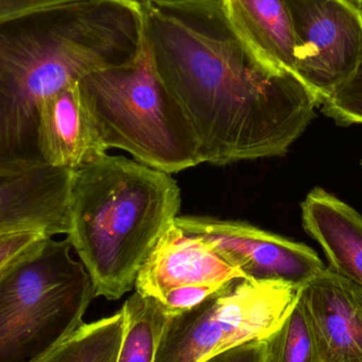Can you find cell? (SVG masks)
Segmentation results:
<instances>
[{
	"label": "cell",
	"instance_id": "1",
	"mask_svg": "<svg viewBox=\"0 0 362 362\" xmlns=\"http://www.w3.org/2000/svg\"><path fill=\"white\" fill-rule=\"evenodd\" d=\"M159 80L187 117L202 163L284 156L320 106L295 74L243 44L221 0H141Z\"/></svg>",
	"mask_w": 362,
	"mask_h": 362
},
{
	"label": "cell",
	"instance_id": "2",
	"mask_svg": "<svg viewBox=\"0 0 362 362\" xmlns=\"http://www.w3.org/2000/svg\"><path fill=\"white\" fill-rule=\"evenodd\" d=\"M181 206L169 173L123 156L104 155L72 172L67 238L86 268L95 297L119 300Z\"/></svg>",
	"mask_w": 362,
	"mask_h": 362
},
{
	"label": "cell",
	"instance_id": "3",
	"mask_svg": "<svg viewBox=\"0 0 362 362\" xmlns=\"http://www.w3.org/2000/svg\"><path fill=\"white\" fill-rule=\"evenodd\" d=\"M78 84L106 150L120 148L169 174L204 163L187 117L157 76L146 34L132 61L91 72Z\"/></svg>",
	"mask_w": 362,
	"mask_h": 362
},
{
	"label": "cell",
	"instance_id": "4",
	"mask_svg": "<svg viewBox=\"0 0 362 362\" xmlns=\"http://www.w3.org/2000/svg\"><path fill=\"white\" fill-rule=\"evenodd\" d=\"M67 238H49L0 274V362H38L83 325L95 297Z\"/></svg>",
	"mask_w": 362,
	"mask_h": 362
},
{
	"label": "cell",
	"instance_id": "5",
	"mask_svg": "<svg viewBox=\"0 0 362 362\" xmlns=\"http://www.w3.org/2000/svg\"><path fill=\"white\" fill-rule=\"evenodd\" d=\"M300 289L281 281H228L195 308L167 316L154 362H202L265 341L295 308Z\"/></svg>",
	"mask_w": 362,
	"mask_h": 362
},
{
	"label": "cell",
	"instance_id": "6",
	"mask_svg": "<svg viewBox=\"0 0 362 362\" xmlns=\"http://www.w3.org/2000/svg\"><path fill=\"white\" fill-rule=\"evenodd\" d=\"M296 37V76L320 104L362 62V8L352 0H284Z\"/></svg>",
	"mask_w": 362,
	"mask_h": 362
},
{
	"label": "cell",
	"instance_id": "7",
	"mask_svg": "<svg viewBox=\"0 0 362 362\" xmlns=\"http://www.w3.org/2000/svg\"><path fill=\"white\" fill-rule=\"evenodd\" d=\"M175 225L208 244L226 263L255 281H281L302 287L325 268L308 245L244 221L177 216Z\"/></svg>",
	"mask_w": 362,
	"mask_h": 362
},
{
	"label": "cell",
	"instance_id": "8",
	"mask_svg": "<svg viewBox=\"0 0 362 362\" xmlns=\"http://www.w3.org/2000/svg\"><path fill=\"white\" fill-rule=\"evenodd\" d=\"M325 362H362V286L325 267L300 289Z\"/></svg>",
	"mask_w": 362,
	"mask_h": 362
},
{
	"label": "cell",
	"instance_id": "9",
	"mask_svg": "<svg viewBox=\"0 0 362 362\" xmlns=\"http://www.w3.org/2000/svg\"><path fill=\"white\" fill-rule=\"evenodd\" d=\"M240 276L202 238L185 233L174 221L140 268L135 288L159 302L177 287L223 285Z\"/></svg>",
	"mask_w": 362,
	"mask_h": 362
},
{
	"label": "cell",
	"instance_id": "10",
	"mask_svg": "<svg viewBox=\"0 0 362 362\" xmlns=\"http://www.w3.org/2000/svg\"><path fill=\"white\" fill-rule=\"evenodd\" d=\"M72 172L44 167L0 175V233L35 230L50 238L67 235Z\"/></svg>",
	"mask_w": 362,
	"mask_h": 362
},
{
	"label": "cell",
	"instance_id": "11",
	"mask_svg": "<svg viewBox=\"0 0 362 362\" xmlns=\"http://www.w3.org/2000/svg\"><path fill=\"white\" fill-rule=\"evenodd\" d=\"M37 144L45 165L71 172L107 154L78 81L66 85L42 102Z\"/></svg>",
	"mask_w": 362,
	"mask_h": 362
},
{
	"label": "cell",
	"instance_id": "12",
	"mask_svg": "<svg viewBox=\"0 0 362 362\" xmlns=\"http://www.w3.org/2000/svg\"><path fill=\"white\" fill-rule=\"evenodd\" d=\"M306 233L322 249L329 269L362 286V214L322 187L301 204Z\"/></svg>",
	"mask_w": 362,
	"mask_h": 362
},
{
	"label": "cell",
	"instance_id": "13",
	"mask_svg": "<svg viewBox=\"0 0 362 362\" xmlns=\"http://www.w3.org/2000/svg\"><path fill=\"white\" fill-rule=\"evenodd\" d=\"M221 1L230 27L257 59L296 76L295 32L284 0Z\"/></svg>",
	"mask_w": 362,
	"mask_h": 362
},
{
	"label": "cell",
	"instance_id": "14",
	"mask_svg": "<svg viewBox=\"0 0 362 362\" xmlns=\"http://www.w3.org/2000/svg\"><path fill=\"white\" fill-rule=\"evenodd\" d=\"M124 327L122 308L112 316L83 323L80 329L38 362H117Z\"/></svg>",
	"mask_w": 362,
	"mask_h": 362
},
{
	"label": "cell",
	"instance_id": "15",
	"mask_svg": "<svg viewBox=\"0 0 362 362\" xmlns=\"http://www.w3.org/2000/svg\"><path fill=\"white\" fill-rule=\"evenodd\" d=\"M122 310L124 336L117 362H154L167 318L160 302L135 291L125 301Z\"/></svg>",
	"mask_w": 362,
	"mask_h": 362
},
{
	"label": "cell",
	"instance_id": "16",
	"mask_svg": "<svg viewBox=\"0 0 362 362\" xmlns=\"http://www.w3.org/2000/svg\"><path fill=\"white\" fill-rule=\"evenodd\" d=\"M265 362H325L300 297L286 320L265 340Z\"/></svg>",
	"mask_w": 362,
	"mask_h": 362
},
{
	"label": "cell",
	"instance_id": "17",
	"mask_svg": "<svg viewBox=\"0 0 362 362\" xmlns=\"http://www.w3.org/2000/svg\"><path fill=\"white\" fill-rule=\"evenodd\" d=\"M321 112L337 124H362V62L354 74L320 104Z\"/></svg>",
	"mask_w": 362,
	"mask_h": 362
},
{
	"label": "cell",
	"instance_id": "18",
	"mask_svg": "<svg viewBox=\"0 0 362 362\" xmlns=\"http://www.w3.org/2000/svg\"><path fill=\"white\" fill-rule=\"evenodd\" d=\"M50 236L35 230L0 233V274L44 245Z\"/></svg>",
	"mask_w": 362,
	"mask_h": 362
},
{
	"label": "cell",
	"instance_id": "19",
	"mask_svg": "<svg viewBox=\"0 0 362 362\" xmlns=\"http://www.w3.org/2000/svg\"><path fill=\"white\" fill-rule=\"evenodd\" d=\"M223 285H187L177 287L170 291L159 302L167 316L180 314L202 303Z\"/></svg>",
	"mask_w": 362,
	"mask_h": 362
},
{
	"label": "cell",
	"instance_id": "20",
	"mask_svg": "<svg viewBox=\"0 0 362 362\" xmlns=\"http://www.w3.org/2000/svg\"><path fill=\"white\" fill-rule=\"evenodd\" d=\"M71 1L74 0H0V25L36 11Z\"/></svg>",
	"mask_w": 362,
	"mask_h": 362
},
{
	"label": "cell",
	"instance_id": "21",
	"mask_svg": "<svg viewBox=\"0 0 362 362\" xmlns=\"http://www.w3.org/2000/svg\"><path fill=\"white\" fill-rule=\"evenodd\" d=\"M265 341H252L230 349L202 362H265Z\"/></svg>",
	"mask_w": 362,
	"mask_h": 362
},
{
	"label": "cell",
	"instance_id": "22",
	"mask_svg": "<svg viewBox=\"0 0 362 362\" xmlns=\"http://www.w3.org/2000/svg\"><path fill=\"white\" fill-rule=\"evenodd\" d=\"M352 1L356 2L358 6H362V0H352Z\"/></svg>",
	"mask_w": 362,
	"mask_h": 362
},
{
	"label": "cell",
	"instance_id": "23",
	"mask_svg": "<svg viewBox=\"0 0 362 362\" xmlns=\"http://www.w3.org/2000/svg\"><path fill=\"white\" fill-rule=\"evenodd\" d=\"M129 1H141V0H129Z\"/></svg>",
	"mask_w": 362,
	"mask_h": 362
}]
</instances>
